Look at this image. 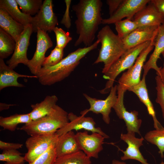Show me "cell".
I'll use <instances>...</instances> for the list:
<instances>
[{"mask_svg":"<svg viewBox=\"0 0 164 164\" xmlns=\"http://www.w3.org/2000/svg\"><path fill=\"white\" fill-rule=\"evenodd\" d=\"M102 5L101 0H80L73 6L77 17L75 24L78 35L75 46L83 43L88 47L93 43L95 34L103 19L101 13Z\"/></svg>","mask_w":164,"mask_h":164,"instance_id":"obj_1","label":"cell"},{"mask_svg":"<svg viewBox=\"0 0 164 164\" xmlns=\"http://www.w3.org/2000/svg\"><path fill=\"white\" fill-rule=\"evenodd\" d=\"M100 43L97 39L89 46L80 48L70 53L55 66L42 67L37 75L39 82L42 85L50 86L63 80L74 70L81 60L97 48Z\"/></svg>","mask_w":164,"mask_h":164,"instance_id":"obj_2","label":"cell"},{"mask_svg":"<svg viewBox=\"0 0 164 164\" xmlns=\"http://www.w3.org/2000/svg\"><path fill=\"white\" fill-rule=\"evenodd\" d=\"M97 37L101 43V47L98 56L94 63H103L104 67L102 72L104 74L127 50L122 39L108 25L105 26L99 31Z\"/></svg>","mask_w":164,"mask_h":164,"instance_id":"obj_3","label":"cell"},{"mask_svg":"<svg viewBox=\"0 0 164 164\" xmlns=\"http://www.w3.org/2000/svg\"><path fill=\"white\" fill-rule=\"evenodd\" d=\"M68 114L56 104L48 114L25 124L19 129L31 136L55 133L69 122Z\"/></svg>","mask_w":164,"mask_h":164,"instance_id":"obj_4","label":"cell"},{"mask_svg":"<svg viewBox=\"0 0 164 164\" xmlns=\"http://www.w3.org/2000/svg\"><path fill=\"white\" fill-rule=\"evenodd\" d=\"M152 41L146 42L127 50L111 65L108 70L104 74L103 78L108 81L104 88L100 91L101 93L105 94L110 91L111 88L113 86L115 79L118 75L133 65L141 53L150 44Z\"/></svg>","mask_w":164,"mask_h":164,"instance_id":"obj_5","label":"cell"},{"mask_svg":"<svg viewBox=\"0 0 164 164\" xmlns=\"http://www.w3.org/2000/svg\"><path fill=\"white\" fill-rule=\"evenodd\" d=\"M154 41L141 53L133 65L122 74L118 81L117 91L125 93L129 88L139 83L144 63L148 55L154 48Z\"/></svg>","mask_w":164,"mask_h":164,"instance_id":"obj_6","label":"cell"},{"mask_svg":"<svg viewBox=\"0 0 164 164\" xmlns=\"http://www.w3.org/2000/svg\"><path fill=\"white\" fill-rule=\"evenodd\" d=\"M59 136L55 133L31 136L25 142L27 152L25 154V161L30 164L51 146H56Z\"/></svg>","mask_w":164,"mask_h":164,"instance_id":"obj_7","label":"cell"},{"mask_svg":"<svg viewBox=\"0 0 164 164\" xmlns=\"http://www.w3.org/2000/svg\"><path fill=\"white\" fill-rule=\"evenodd\" d=\"M117 85H115L111 88L109 95L104 100L93 98L84 94V97L90 104V107L88 109L81 111V114L85 115L89 111L97 114H100L102 115L103 121L106 124H109L110 121V114L111 108L117 100Z\"/></svg>","mask_w":164,"mask_h":164,"instance_id":"obj_8","label":"cell"},{"mask_svg":"<svg viewBox=\"0 0 164 164\" xmlns=\"http://www.w3.org/2000/svg\"><path fill=\"white\" fill-rule=\"evenodd\" d=\"M33 32H37L38 29L47 32L53 31L58 25L57 16L53 10V1L45 0L37 13L32 17L31 23Z\"/></svg>","mask_w":164,"mask_h":164,"instance_id":"obj_9","label":"cell"},{"mask_svg":"<svg viewBox=\"0 0 164 164\" xmlns=\"http://www.w3.org/2000/svg\"><path fill=\"white\" fill-rule=\"evenodd\" d=\"M53 46V42L48 33L38 29L36 50L32 58L29 60L27 65L33 75L37 76L42 67L46 51Z\"/></svg>","mask_w":164,"mask_h":164,"instance_id":"obj_10","label":"cell"},{"mask_svg":"<svg viewBox=\"0 0 164 164\" xmlns=\"http://www.w3.org/2000/svg\"><path fill=\"white\" fill-rule=\"evenodd\" d=\"M76 137L79 148L89 157L97 159L99 153L103 149V144L105 138L101 134L88 132H77Z\"/></svg>","mask_w":164,"mask_h":164,"instance_id":"obj_11","label":"cell"},{"mask_svg":"<svg viewBox=\"0 0 164 164\" xmlns=\"http://www.w3.org/2000/svg\"><path fill=\"white\" fill-rule=\"evenodd\" d=\"M68 117L69 122L56 132L58 136L73 130L78 131L84 129L92 133H98L102 135L105 138H109V136L103 132L100 128L96 127V123L93 118L85 117V115H82L78 116L73 112L68 113Z\"/></svg>","mask_w":164,"mask_h":164,"instance_id":"obj_12","label":"cell"},{"mask_svg":"<svg viewBox=\"0 0 164 164\" xmlns=\"http://www.w3.org/2000/svg\"><path fill=\"white\" fill-rule=\"evenodd\" d=\"M150 1L149 0H123L117 10L108 18L103 19L102 24H115L125 17L132 20L135 15Z\"/></svg>","mask_w":164,"mask_h":164,"instance_id":"obj_13","label":"cell"},{"mask_svg":"<svg viewBox=\"0 0 164 164\" xmlns=\"http://www.w3.org/2000/svg\"><path fill=\"white\" fill-rule=\"evenodd\" d=\"M33 32L32 26L29 24L25 26L24 30L16 42L14 51L11 58L6 62L7 65L14 69L19 63L27 65L29 60L27 56L30 37Z\"/></svg>","mask_w":164,"mask_h":164,"instance_id":"obj_14","label":"cell"},{"mask_svg":"<svg viewBox=\"0 0 164 164\" xmlns=\"http://www.w3.org/2000/svg\"><path fill=\"white\" fill-rule=\"evenodd\" d=\"M125 93L117 91V100L113 108L119 118L125 121L127 132H134L140 135L139 129L142 120L138 117V111L134 110L129 112L126 109L124 103Z\"/></svg>","mask_w":164,"mask_h":164,"instance_id":"obj_15","label":"cell"},{"mask_svg":"<svg viewBox=\"0 0 164 164\" xmlns=\"http://www.w3.org/2000/svg\"><path fill=\"white\" fill-rule=\"evenodd\" d=\"M120 138L128 145L125 151L119 148L123 154V156L121 157V160L132 159L136 160L142 164H150L147 162V160L144 158L139 150L140 147L143 145V138H136L135 132H127L126 134L121 133ZM159 164H164V162L162 161Z\"/></svg>","mask_w":164,"mask_h":164,"instance_id":"obj_16","label":"cell"},{"mask_svg":"<svg viewBox=\"0 0 164 164\" xmlns=\"http://www.w3.org/2000/svg\"><path fill=\"white\" fill-rule=\"evenodd\" d=\"M132 20L138 28L159 26L164 23V19L150 1L135 15Z\"/></svg>","mask_w":164,"mask_h":164,"instance_id":"obj_17","label":"cell"},{"mask_svg":"<svg viewBox=\"0 0 164 164\" xmlns=\"http://www.w3.org/2000/svg\"><path fill=\"white\" fill-rule=\"evenodd\" d=\"M159 26L138 28L122 39L126 50L148 41L154 40Z\"/></svg>","mask_w":164,"mask_h":164,"instance_id":"obj_18","label":"cell"},{"mask_svg":"<svg viewBox=\"0 0 164 164\" xmlns=\"http://www.w3.org/2000/svg\"><path fill=\"white\" fill-rule=\"evenodd\" d=\"M154 50L149 60L144 65L143 75L146 76L149 70L153 69L157 75L160 73L161 67H159L157 62L160 56L164 51V23L159 26L157 34L154 41Z\"/></svg>","mask_w":164,"mask_h":164,"instance_id":"obj_19","label":"cell"},{"mask_svg":"<svg viewBox=\"0 0 164 164\" xmlns=\"http://www.w3.org/2000/svg\"><path fill=\"white\" fill-rule=\"evenodd\" d=\"M146 76L143 75L142 79L138 84L129 88L128 90L134 93L140 100L147 108L149 114L152 118L154 127L155 129H162L164 128L157 120L153 105L150 100L145 82Z\"/></svg>","mask_w":164,"mask_h":164,"instance_id":"obj_20","label":"cell"},{"mask_svg":"<svg viewBox=\"0 0 164 164\" xmlns=\"http://www.w3.org/2000/svg\"><path fill=\"white\" fill-rule=\"evenodd\" d=\"M19 77L37 78L36 75H28L17 73L5 63L4 59L0 58V90L9 87H24L23 84L18 81Z\"/></svg>","mask_w":164,"mask_h":164,"instance_id":"obj_21","label":"cell"},{"mask_svg":"<svg viewBox=\"0 0 164 164\" xmlns=\"http://www.w3.org/2000/svg\"><path fill=\"white\" fill-rule=\"evenodd\" d=\"M57 157L77 152L80 150L73 131L59 136L56 146Z\"/></svg>","mask_w":164,"mask_h":164,"instance_id":"obj_22","label":"cell"},{"mask_svg":"<svg viewBox=\"0 0 164 164\" xmlns=\"http://www.w3.org/2000/svg\"><path fill=\"white\" fill-rule=\"evenodd\" d=\"M0 28L10 35L16 42L25 26L14 19L5 9L0 8Z\"/></svg>","mask_w":164,"mask_h":164,"instance_id":"obj_23","label":"cell"},{"mask_svg":"<svg viewBox=\"0 0 164 164\" xmlns=\"http://www.w3.org/2000/svg\"><path fill=\"white\" fill-rule=\"evenodd\" d=\"M58 100L56 95H48L40 102L32 104V111L29 113L32 120H37L50 113L56 104Z\"/></svg>","mask_w":164,"mask_h":164,"instance_id":"obj_24","label":"cell"},{"mask_svg":"<svg viewBox=\"0 0 164 164\" xmlns=\"http://www.w3.org/2000/svg\"><path fill=\"white\" fill-rule=\"evenodd\" d=\"M18 5L16 0H0V8L6 10L14 19L24 26L31 24L32 17L23 13Z\"/></svg>","mask_w":164,"mask_h":164,"instance_id":"obj_25","label":"cell"},{"mask_svg":"<svg viewBox=\"0 0 164 164\" xmlns=\"http://www.w3.org/2000/svg\"><path fill=\"white\" fill-rule=\"evenodd\" d=\"M32 121L29 113L15 114L5 117L0 116V126L5 129L14 131L19 124H27Z\"/></svg>","mask_w":164,"mask_h":164,"instance_id":"obj_26","label":"cell"},{"mask_svg":"<svg viewBox=\"0 0 164 164\" xmlns=\"http://www.w3.org/2000/svg\"><path fill=\"white\" fill-rule=\"evenodd\" d=\"M15 44L14 39L0 28V58L4 59L13 53Z\"/></svg>","mask_w":164,"mask_h":164,"instance_id":"obj_27","label":"cell"},{"mask_svg":"<svg viewBox=\"0 0 164 164\" xmlns=\"http://www.w3.org/2000/svg\"><path fill=\"white\" fill-rule=\"evenodd\" d=\"M90 158L81 150L57 157L54 164H91Z\"/></svg>","mask_w":164,"mask_h":164,"instance_id":"obj_28","label":"cell"},{"mask_svg":"<svg viewBox=\"0 0 164 164\" xmlns=\"http://www.w3.org/2000/svg\"><path fill=\"white\" fill-rule=\"evenodd\" d=\"M144 138L147 142L156 145L159 149V153L161 157L164 158V128L149 131L145 135Z\"/></svg>","mask_w":164,"mask_h":164,"instance_id":"obj_29","label":"cell"},{"mask_svg":"<svg viewBox=\"0 0 164 164\" xmlns=\"http://www.w3.org/2000/svg\"><path fill=\"white\" fill-rule=\"evenodd\" d=\"M114 24L117 35L122 39L138 28L135 21L128 19L118 21Z\"/></svg>","mask_w":164,"mask_h":164,"instance_id":"obj_30","label":"cell"},{"mask_svg":"<svg viewBox=\"0 0 164 164\" xmlns=\"http://www.w3.org/2000/svg\"><path fill=\"white\" fill-rule=\"evenodd\" d=\"M22 12L30 15L36 14L43 5L42 0H16Z\"/></svg>","mask_w":164,"mask_h":164,"instance_id":"obj_31","label":"cell"},{"mask_svg":"<svg viewBox=\"0 0 164 164\" xmlns=\"http://www.w3.org/2000/svg\"><path fill=\"white\" fill-rule=\"evenodd\" d=\"M21 155L16 149L3 150L0 154V161L5 162V164H24L25 159Z\"/></svg>","mask_w":164,"mask_h":164,"instance_id":"obj_32","label":"cell"},{"mask_svg":"<svg viewBox=\"0 0 164 164\" xmlns=\"http://www.w3.org/2000/svg\"><path fill=\"white\" fill-rule=\"evenodd\" d=\"M57 158L56 146H53L29 164H54Z\"/></svg>","mask_w":164,"mask_h":164,"instance_id":"obj_33","label":"cell"},{"mask_svg":"<svg viewBox=\"0 0 164 164\" xmlns=\"http://www.w3.org/2000/svg\"><path fill=\"white\" fill-rule=\"evenodd\" d=\"M63 49L56 46L49 55L45 58L42 67H52L59 63L63 59Z\"/></svg>","mask_w":164,"mask_h":164,"instance_id":"obj_34","label":"cell"},{"mask_svg":"<svg viewBox=\"0 0 164 164\" xmlns=\"http://www.w3.org/2000/svg\"><path fill=\"white\" fill-rule=\"evenodd\" d=\"M53 31L56 36V46L58 48L64 49L72 39L68 32H66L60 28L56 26Z\"/></svg>","mask_w":164,"mask_h":164,"instance_id":"obj_35","label":"cell"},{"mask_svg":"<svg viewBox=\"0 0 164 164\" xmlns=\"http://www.w3.org/2000/svg\"><path fill=\"white\" fill-rule=\"evenodd\" d=\"M156 83V89L157 91V97L156 102L160 105L164 119V84L160 77L157 75L155 78Z\"/></svg>","mask_w":164,"mask_h":164,"instance_id":"obj_36","label":"cell"},{"mask_svg":"<svg viewBox=\"0 0 164 164\" xmlns=\"http://www.w3.org/2000/svg\"><path fill=\"white\" fill-rule=\"evenodd\" d=\"M66 9L64 15L61 21V23L66 28L69 29L71 26V20L70 16V9L71 2V0H65Z\"/></svg>","mask_w":164,"mask_h":164,"instance_id":"obj_37","label":"cell"},{"mask_svg":"<svg viewBox=\"0 0 164 164\" xmlns=\"http://www.w3.org/2000/svg\"><path fill=\"white\" fill-rule=\"evenodd\" d=\"M23 145L19 143L5 142L0 141V149L3 150L9 149H18L22 148Z\"/></svg>","mask_w":164,"mask_h":164,"instance_id":"obj_38","label":"cell"},{"mask_svg":"<svg viewBox=\"0 0 164 164\" xmlns=\"http://www.w3.org/2000/svg\"><path fill=\"white\" fill-rule=\"evenodd\" d=\"M123 0H107V3L108 5L110 16L112 15L118 9Z\"/></svg>","mask_w":164,"mask_h":164,"instance_id":"obj_39","label":"cell"},{"mask_svg":"<svg viewBox=\"0 0 164 164\" xmlns=\"http://www.w3.org/2000/svg\"><path fill=\"white\" fill-rule=\"evenodd\" d=\"M150 2L164 19V0H152Z\"/></svg>","mask_w":164,"mask_h":164,"instance_id":"obj_40","label":"cell"},{"mask_svg":"<svg viewBox=\"0 0 164 164\" xmlns=\"http://www.w3.org/2000/svg\"><path fill=\"white\" fill-rule=\"evenodd\" d=\"M14 105V104H7L1 103L0 104V111H2L4 110L8 109H9L10 106Z\"/></svg>","mask_w":164,"mask_h":164,"instance_id":"obj_41","label":"cell"},{"mask_svg":"<svg viewBox=\"0 0 164 164\" xmlns=\"http://www.w3.org/2000/svg\"><path fill=\"white\" fill-rule=\"evenodd\" d=\"M157 75L159 76L160 77L162 82L164 84V63L163 66L161 67L159 73Z\"/></svg>","mask_w":164,"mask_h":164,"instance_id":"obj_42","label":"cell"},{"mask_svg":"<svg viewBox=\"0 0 164 164\" xmlns=\"http://www.w3.org/2000/svg\"><path fill=\"white\" fill-rule=\"evenodd\" d=\"M111 164H127L125 162H121L120 161L114 159L112 161Z\"/></svg>","mask_w":164,"mask_h":164,"instance_id":"obj_43","label":"cell"},{"mask_svg":"<svg viewBox=\"0 0 164 164\" xmlns=\"http://www.w3.org/2000/svg\"><path fill=\"white\" fill-rule=\"evenodd\" d=\"M162 55L163 58H164V51L162 53Z\"/></svg>","mask_w":164,"mask_h":164,"instance_id":"obj_44","label":"cell"}]
</instances>
